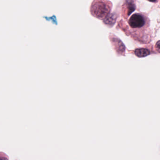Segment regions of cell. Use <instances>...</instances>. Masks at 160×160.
<instances>
[{
  "mask_svg": "<svg viewBox=\"0 0 160 160\" xmlns=\"http://www.w3.org/2000/svg\"><path fill=\"white\" fill-rule=\"evenodd\" d=\"M1 160H7V159L5 157H2Z\"/></svg>",
  "mask_w": 160,
  "mask_h": 160,
  "instance_id": "obj_6",
  "label": "cell"
},
{
  "mask_svg": "<svg viewBox=\"0 0 160 160\" xmlns=\"http://www.w3.org/2000/svg\"><path fill=\"white\" fill-rule=\"evenodd\" d=\"M111 3L105 1H93L90 7L91 15L98 19L105 18L111 9Z\"/></svg>",
  "mask_w": 160,
  "mask_h": 160,
  "instance_id": "obj_1",
  "label": "cell"
},
{
  "mask_svg": "<svg viewBox=\"0 0 160 160\" xmlns=\"http://www.w3.org/2000/svg\"><path fill=\"white\" fill-rule=\"evenodd\" d=\"M145 18L140 14L135 13L132 15L129 20V24L132 28H140L145 26Z\"/></svg>",
  "mask_w": 160,
  "mask_h": 160,
  "instance_id": "obj_2",
  "label": "cell"
},
{
  "mask_svg": "<svg viewBox=\"0 0 160 160\" xmlns=\"http://www.w3.org/2000/svg\"><path fill=\"white\" fill-rule=\"evenodd\" d=\"M134 53L138 58H144L149 55L150 51L146 48H138L135 50Z\"/></svg>",
  "mask_w": 160,
  "mask_h": 160,
  "instance_id": "obj_3",
  "label": "cell"
},
{
  "mask_svg": "<svg viewBox=\"0 0 160 160\" xmlns=\"http://www.w3.org/2000/svg\"><path fill=\"white\" fill-rule=\"evenodd\" d=\"M116 18L113 14L108 15L104 19L103 22L106 25H112L115 23Z\"/></svg>",
  "mask_w": 160,
  "mask_h": 160,
  "instance_id": "obj_4",
  "label": "cell"
},
{
  "mask_svg": "<svg viewBox=\"0 0 160 160\" xmlns=\"http://www.w3.org/2000/svg\"><path fill=\"white\" fill-rule=\"evenodd\" d=\"M155 48H156V50L160 53V41H158L156 43V45H155Z\"/></svg>",
  "mask_w": 160,
  "mask_h": 160,
  "instance_id": "obj_5",
  "label": "cell"
}]
</instances>
